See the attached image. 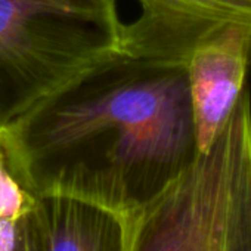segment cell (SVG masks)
<instances>
[{
  "mask_svg": "<svg viewBox=\"0 0 251 251\" xmlns=\"http://www.w3.org/2000/svg\"><path fill=\"white\" fill-rule=\"evenodd\" d=\"M115 0H0V132L121 50Z\"/></svg>",
  "mask_w": 251,
  "mask_h": 251,
  "instance_id": "obj_3",
  "label": "cell"
},
{
  "mask_svg": "<svg viewBox=\"0 0 251 251\" xmlns=\"http://www.w3.org/2000/svg\"><path fill=\"white\" fill-rule=\"evenodd\" d=\"M36 195L42 251H135L141 204L70 194Z\"/></svg>",
  "mask_w": 251,
  "mask_h": 251,
  "instance_id": "obj_6",
  "label": "cell"
},
{
  "mask_svg": "<svg viewBox=\"0 0 251 251\" xmlns=\"http://www.w3.org/2000/svg\"><path fill=\"white\" fill-rule=\"evenodd\" d=\"M18 222L0 217V251L15 250L18 239Z\"/></svg>",
  "mask_w": 251,
  "mask_h": 251,
  "instance_id": "obj_9",
  "label": "cell"
},
{
  "mask_svg": "<svg viewBox=\"0 0 251 251\" xmlns=\"http://www.w3.org/2000/svg\"><path fill=\"white\" fill-rule=\"evenodd\" d=\"M251 64V30L229 24L200 43L186 62L198 151L207 150L245 87Z\"/></svg>",
  "mask_w": 251,
  "mask_h": 251,
  "instance_id": "obj_5",
  "label": "cell"
},
{
  "mask_svg": "<svg viewBox=\"0 0 251 251\" xmlns=\"http://www.w3.org/2000/svg\"><path fill=\"white\" fill-rule=\"evenodd\" d=\"M36 202L37 195L18 177L0 144V217L18 222L34 210Z\"/></svg>",
  "mask_w": 251,
  "mask_h": 251,
  "instance_id": "obj_7",
  "label": "cell"
},
{
  "mask_svg": "<svg viewBox=\"0 0 251 251\" xmlns=\"http://www.w3.org/2000/svg\"><path fill=\"white\" fill-rule=\"evenodd\" d=\"M14 251H42L34 210L18 222V239Z\"/></svg>",
  "mask_w": 251,
  "mask_h": 251,
  "instance_id": "obj_8",
  "label": "cell"
},
{
  "mask_svg": "<svg viewBox=\"0 0 251 251\" xmlns=\"http://www.w3.org/2000/svg\"><path fill=\"white\" fill-rule=\"evenodd\" d=\"M135 251H251V99L211 145L141 204Z\"/></svg>",
  "mask_w": 251,
  "mask_h": 251,
  "instance_id": "obj_2",
  "label": "cell"
},
{
  "mask_svg": "<svg viewBox=\"0 0 251 251\" xmlns=\"http://www.w3.org/2000/svg\"><path fill=\"white\" fill-rule=\"evenodd\" d=\"M34 194L142 204L197 157L186 67L120 50L0 132Z\"/></svg>",
  "mask_w": 251,
  "mask_h": 251,
  "instance_id": "obj_1",
  "label": "cell"
},
{
  "mask_svg": "<svg viewBox=\"0 0 251 251\" xmlns=\"http://www.w3.org/2000/svg\"><path fill=\"white\" fill-rule=\"evenodd\" d=\"M141 11L124 24L121 50L135 58L183 65L195 48L229 24L251 30V0H136Z\"/></svg>",
  "mask_w": 251,
  "mask_h": 251,
  "instance_id": "obj_4",
  "label": "cell"
}]
</instances>
